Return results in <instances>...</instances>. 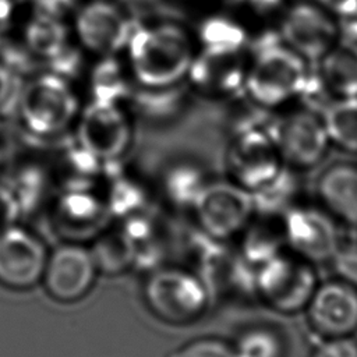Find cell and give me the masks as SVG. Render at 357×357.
<instances>
[{"label":"cell","instance_id":"1","mask_svg":"<svg viewBox=\"0 0 357 357\" xmlns=\"http://www.w3.org/2000/svg\"><path fill=\"white\" fill-rule=\"evenodd\" d=\"M130 75L149 91H165L180 82L195 57L187 31L170 22L139 26L124 49Z\"/></svg>","mask_w":357,"mask_h":357},{"label":"cell","instance_id":"2","mask_svg":"<svg viewBox=\"0 0 357 357\" xmlns=\"http://www.w3.org/2000/svg\"><path fill=\"white\" fill-rule=\"evenodd\" d=\"M15 100L21 124L39 138L61 135L75 124L81 112L68 78L54 71L31 78L18 89Z\"/></svg>","mask_w":357,"mask_h":357},{"label":"cell","instance_id":"3","mask_svg":"<svg viewBox=\"0 0 357 357\" xmlns=\"http://www.w3.org/2000/svg\"><path fill=\"white\" fill-rule=\"evenodd\" d=\"M144 298L151 312L170 325H187L208 310L211 294L192 269L163 265L152 269L144 283Z\"/></svg>","mask_w":357,"mask_h":357},{"label":"cell","instance_id":"4","mask_svg":"<svg viewBox=\"0 0 357 357\" xmlns=\"http://www.w3.org/2000/svg\"><path fill=\"white\" fill-rule=\"evenodd\" d=\"M317 284L314 265L289 250L255 268V296L279 314L305 310Z\"/></svg>","mask_w":357,"mask_h":357},{"label":"cell","instance_id":"5","mask_svg":"<svg viewBox=\"0 0 357 357\" xmlns=\"http://www.w3.org/2000/svg\"><path fill=\"white\" fill-rule=\"evenodd\" d=\"M191 211L201 233L220 243L240 236L255 215L252 192L231 180L208 181Z\"/></svg>","mask_w":357,"mask_h":357},{"label":"cell","instance_id":"6","mask_svg":"<svg viewBox=\"0 0 357 357\" xmlns=\"http://www.w3.org/2000/svg\"><path fill=\"white\" fill-rule=\"evenodd\" d=\"M307 84L305 60L287 46L262 50L245 73L244 85L264 106H278L298 95Z\"/></svg>","mask_w":357,"mask_h":357},{"label":"cell","instance_id":"7","mask_svg":"<svg viewBox=\"0 0 357 357\" xmlns=\"http://www.w3.org/2000/svg\"><path fill=\"white\" fill-rule=\"evenodd\" d=\"M74 128L75 141L102 163L120 160L132 139L131 121L120 103L91 100Z\"/></svg>","mask_w":357,"mask_h":357},{"label":"cell","instance_id":"8","mask_svg":"<svg viewBox=\"0 0 357 357\" xmlns=\"http://www.w3.org/2000/svg\"><path fill=\"white\" fill-rule=\"evenodd\" d=\"M49 208L52 230L63 241H92L113 220L98 187L56 191Z\"/></svg>","mask_w":357,"mask_h":357},{"label":"cell","instance_id":"9","mask_svg":"<svg viewBox=\"0 0 357 357\" xmlns=\"http://www.w3.org/2000/svg\"><path fill=\"white\" fill-rule=\"evenodd\" d=\"M282 223L286 248L312 265L329 262L342 245L337 220L322 206L293 205Z\"/></svg>","mask_w":357,"mask_h":357},{"label":"cell","instance_id":"10","mask_svg":"<svg viewBox=\"0 0 357 357\" xmlns=\"http://www.w3.org/2000/svg\"><path fill=\"white\" fill-rule=\"evenodd\" d=\"M230 180L251 192L273 180L284 167L272 134L258 128L238 131L226 153Z\"/></svg>","mask_w":357,"mask_h":357},{"label":"cell","instance_id":"11","mask_svg":"<svg viewBox=\"0 0 357 357\" xmlns=\"http://www.w3.org/2000/svg\"><path fill=\"white\" fill-rule=\"evenodd\" d=\"M98 272L91 248L82 243L63 241L49 252L40 283L50 298L70 304L89 293Z\"/></svg>","mask_w":357,"mask_h":357},{"label":"cell","instance_id":"12","mask_svg":"<svg viewBox=\"0 0 357 357\" xmlns=\"http://www.w3.org/2000/svg\"><path fill=\"white\" fill-rule=\"evenodd\" d=\"M134 29L131 20L110 1L91 0L75 10V38L85 50L99 57L124 50Z\"/></svg>","mask_w":357,"mask_h":357},{"label":"cell","instance_id":"13","mask_svg":"<svg viewBox=\"0 0 357 357\" xmlns=\"http://www.w3.org/2000/svg\"><path fill=\"white\" fill-rule=\"evenodd\" d=\"M49 251L28 229L14 225L0 231V284L28 290L40 283Z\"/></svg>","mask_w":357,"mask_h":357},{"label":"cell","instance_id":"14","mask_svg":"<svg viewBox=\"0 0 357 357\" xmlns=\"http://www.w3.org/2000/svg\"><path fill=\"white\" fill-rule=\"evenodd\" d=\"M282 36L304 60L318 61L339 39L333 15L317 1L293 4L282 20Z\"/></svg>","mask_w":357,"mask_h":357},{"label":"cell","instance_id":"15","mask_svg":"<svg viewBox=\"0 0 357 357\" xmlns=\"http://www.w3.org/2000/svg\"><path fill=\"white\" fill-rule=\"evenodd\" d=\"M311 328L324 339L357 332V289L340 279L318 283L307 307Z\"/></svg>","mask_w":357,"mask_h":357},{"label":"cell","instance_id":"16","mask_svg":"<svg viewBox=\"0 0 357 357\" xmlns=\"http://www.w3.org/2000/svg\"><path fill=\"white\" fill-rule=\"evenodd\" d=\"M272 137L284 166L290 169L317 166L325 158L331 144L322 119L305 110L289 114Z\"/></svg>","mask_w":357,"mask_h":357},{"label":"cell","instance_id":"17","mask_svg":"<svg viewBox=\"0 0 357 357\" xmlns=\"http://www.w3.org/2000/svg\"><path fill=\"white\" fill-rule=\"evenodd\" d=\"M321 206L337 222L357 225V165L336 163L317 183Z\"/></svg>","mask_w":357,"mask_h":357},{"label":"cell","instance_id":"18","mask_svg":"<svg viewBox=\"0 0 357 357\" xmlns=\"http://www.w3.org/2000/svg\"><path fill=\"white\" fill-rule=\"evenodd\" d=\"M238 53H219L202 50L195 56L187 77L199 89L209 92H231L244 84L245 73L240 64Z\"/></svg>","mask_w":357,"mask_h":357},{"label":"cell","instance_id":"19","mask_svg":"<svg viewBox=\"0 0 357 357\" xmlns=\"http://www.w3.org/2000/svg\"><path fill=\"white\" fill-rule=\"evenodd\" d=\"M47 169L56 191L84 190L98 187L103 163L75 141L59 152Z\"/></svg>","mask_w":357,"mask_h":357},{"label":"cell","instance_id":"20","mask_svg":"<svg viewBox=\"0 0 357 357\" xmlns=\"http://www.w3.org/2000/svg\"><path fill=\"white\" fill-rule=\"evenodd\" d=\"M240 237L238 252L254 268L287 250L282 216L255 213Z\"/></svg>","mask_w":357,"mask_h":357},{"label":"cell","instance_id":"21","mask_svg":"<svg viewBox=\"0 0 357 357\" xmlns=\"http://www.w3.org/2000/svg\"><path fill=\"white\" fill-rule=\"evenodd\" d=\"M325 86L337 98L357 96V40L337 42L318 60Z\"/></svg>","mask_w":357,"mask_h":357},{"label":"cell","instance_id":"22","mask_svg":"<svg viewBox=\"0 0 357 357\" xmlns=\"http://www.w3.org/2000/svg\"><path fill=\"white\" fill-rule=\"evenodd\" d=\"M22 35L29 53L47 61L54 60L70 47L68 29L63 18L50 14L36 11L26 21Z\"/></svg>","mask_w":357,"mask_h":357},{"label":"cell","instance_id":"23","mask_svg":"<svg viewBox=\"0 0 357 357\" xmlns=\"http://www.w3.org/2000/svg\"><path fill=\"white\" fill-rule=\"evenodd\" d=\"M91 248L99 272L120 273L134 266V247L123 225H109L93 240Z\"/></svg>","mask_w":357,"mask_h":357},{"label":"cell","instance_id":"24","mask_svg":"<svg viewBox=\"0 0 357 357\" xmlns=\"http://www.w3.org/2000/svg\"><path fill=\"white\" fill-rule=\"evenodd\" d=\"M321 119L331 144L357 153V96L335 99L324 109Z\"/></svg>","mask_w":357,"mask_h":357},{"label":"cell","instance_id":"25","mask_svg":"<svg viewBox=\"0 0 357 357\" xmlns=\"http://www.w3.org/2000/svg\"><path fill=\"white\" fill-rule=\"evenodd\" d=\"M206 183L204 172L197 165L177 163L165 173L162 180L163 197L177 208L191 209Z\"/></svg>","mask_w":357,"mask_h":357},{"label":"cell","instance_id":"26","mask_svg":"<svg viewBox=\"0 0 357 357\" xmlns=\"http://www.w3.org/2000/svg\"><path fill=\"white\" fill-rule=\"evenodd\" d=\"M296 192V178L290 167H283L273 180H271L264 187L252 191L255 213L283 216V213L294 205L293 198Z\"/></svg>","mask_w":357,"mask_h":357},{"label":"cell","instance_id":"27","mask_svg":"<svg viewBox=\"0 0 357 357\" xmlns=\"http://www.w3.org/2000/svg\"><path fill=\"white\" fill-rule=\"evenodd\" d=\"M92 100L120 103L130 93L127 75L114 56L102 57L91 74Z\"/></svg>","mask_w":357,"mask_h":357},{"label":"cell","instance_id":"28","mask_svg":"<svg viewBox=\"0 0 357 357\" xmlns=\"http://www.w3.org/2000/svg\"><path fill=\"white\" fill-rule=\"evenodd\" d=\"M236 357H284L282 335L269 326H251L233 343Z\"/></svg>","mask_w":357,"mask_h":357},{"label":"cell","instance_id":"29","mask_svg":"<svg viewBox=\"0 0 357 357\" xmlns=\"http://www.w3.org/2000/svg\"><path fill=\"white\" fill-rule=\"evenodd\" d=\"M199 40L206 52L236 53L244 43L243 29L231 20L212 17L205 20L199 26Z\"/></svg>","mask_w":357,"mask_h":357},{"label":"cell","instance_id":"30","mask_svg":"<svg viewBox=\"0 0 357 357\" xmlns=\"http://www.w3.org/2000/svg\"><path fill=\"white\" fill-rule=\"evenodd\" d=\"M166 357H236L233 344L218 337H199L184 343Z\"/></svg>","mask_w":357,"mask_h":357},{"label":"cell","instance_id":"31","mask_svg":"<svg viewBox=\"0 0 357 357\" xmlns=\"http://www.w3.org/2000/svg\"><path fill=\"white\" fill-rule=\"evenodd\" d=\"M329 262L337 279L357 289V245H340Z\"/></svg>","mask_w":357,"mask_h":357},{"label":"cell","instance_id":"32","mask_svg":"<svg viewBox=\"0 0 357 357\" xmlns=\"http://www.w3.org/2000/svg\"><path fill=\"white\" fill-rule=\"evenodd\" d=\"M311 357H357V340L351 336L324 339Z\"/></svg>","mask_w":357,"mask_h":357},{"label":"cell","instance_id":"33","mask_svg":"<svg viewBox=\"0 0 357 357\" xmlns=\"http://www.w3.org/2000/svg\"><path fill=\"white\" fill-rule=\"evenodd\" d=\"M22 215L21 205L7 184H0V231L18 225V219Z\"/></svg>","mask_w":357,"mask_h":357},{"label":"cell","instance_id":"34","mask_svg":"<svg viewBox=\"0 0 357 357\" xmlns=\"http://www.w3.org/2000/svg\"><path fill=\"white\" fill-rule=\"evenodd\" d=\"M18 89L20 88L17 86V79L11 68L7 64L0 63V112L17 99Z\"/></svg>","mask_w":357,"mask_h":357},{"label":"cell","instance_id":"35","mask_svg":"<svg viewBox=\"0 0 357 357\" xmlns=\"http://www.w3.org/2000/svg\"><path fill=\"white\" fill-rule=\"evenodd\" d=\"M32 3L36 11L63 18L77 8L78 0H32Z\"/></svg>","mask_w":357,"mask_h":357},{"label":"cell","instance_id":"36","mask_svg":"<svg viewBox=\"0 0 357 357\" xmlns=\"http://www.w3.org/2000/svg\"><path fill=\"white\" fill-rule=\"evenodd\" d=\"M322 8L332 15L339 17H357V0H315Z\"/></svg>","mask_w":357,"mask_h":357},{"label":"cell","instance_id":"37","mask_svg":"<svg viewBox=\"0 0 357 357\" xmlns=\"http://www.w3.org/2000/svg\"><path fill=\"white\" fill-rule=\"evenodd\" d=\"M22 0H0V22L8 21Z\"/></svg>","mask_w":357,"mask_h":357},{"label":"cell","instance_id":"38","mask_svg":"<svg viewBox=\"0 0 357 357\" xmlns=\"http://www.w3.org/2000/svg\"><path fill=\"white\" fill-rule=\"evenodd\" d=\"M354 31H356V35H357V17H354Z\"/></svg>","mask_w":357,"mask_h":357}]
</instances>
